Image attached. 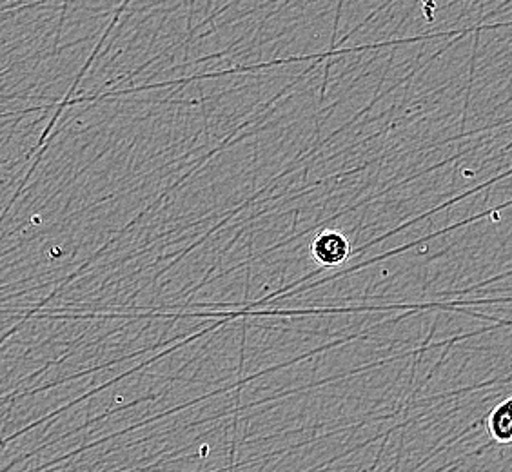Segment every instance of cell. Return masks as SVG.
<instances>
[{"label": "cell", "mask_w": 512, "mask_h": 472, "mask_svg": "<svg viewBox=\"0 0 512 472\" xmlns=\"http://www.w3.org/2000/svg\"><path fill=\"white\" fill-rule=\"evenodd\" d=\"M311 253L316 262L324 267L342 266L351 256V246L342 233L327 229L315 236Z\"/></svg>", "instance_id": "cell-1"}, {"label": "cell", "mask_w": 512, "mask_h": 472, "mask_svg": "<svg viewBox=\"0 0 512 472\" xmlns=\"http://www.w3.org/2000/svg\"><path fill=\"white\" fill-rule=\"evenodd\" d=\"M511 398H505L500 404L493 407L487 416V431L494 442L500 445H509L512 442V413Z\"/></svg>", "instance_id": "cell-2"}]
</instances>
